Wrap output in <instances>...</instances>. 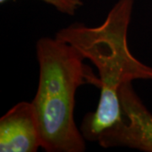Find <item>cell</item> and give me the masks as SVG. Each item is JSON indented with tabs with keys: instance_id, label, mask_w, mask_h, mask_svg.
<instances>
[{
	"instance_id": "cell-1",
	"label": "cell",
	"mask_w": 152,
	"mask_h": 152,
	"mask_svg": "<svg viewBox=\"0 0 152 152\" xmlns=\"http://www.w3.org/2000/svg\"><path fill=\"white\" fill-rule=\"evenodd\" d=\"M135 0H118L97 26L76 22L60 29L55 37L70 44L98 70L101 93L96 109L87 113L80 129L86 140L100 134L123 118L120 87L134 80H152V67L136 58L128 43Z\"/></svg>"
},
{
	"instance_id": "cell-2",
	"label": "cell",
	"mask_w": 152,
	"mask_h": 152,
	"mask_svg": "<svg viewBox=\"0 0 152 152\" xmlns=\"http://www.w3.org/2000/svg\"><path fill=\"white\" fill-rule=\"evenodd\" d=\"M39 81L31 101L42 148L47 152H84L86 139L75 121L76 91L81 86L101 88L99 77L70 44L40 38L36 43Z\"/></svg>"
},
{
	"instance_id": "cell-3",
	"label": "cell",
	"mask_w": 152,
	"mask_h": 152,
	"mask_svg": "<svg viewBox=\"0 0 152 152\" xmlns=\"http://www.w3.org/2000/svg\"><path fill=\"white\" fill-rule=\"evenodd\" d=\"M119 100L123 118L98 137L102 148L126 147L140 151L152 152V113L133 87L127 82L120 87Z\"/></svg>"
},
{
	"instance_id": "cell-4",
	"label": "cell",
	"mask_w": 152,
	"mask_h": 152,
	"mask_svg": "<svg viewBox=\"0 0 152 152\" xmlns=\"http://www.w3.org/2000/svg\"><path fill=\"white\" fill-rule=\"evenodd\" d=\"M42 148L31 102H20L0 118V151L37 152Z\"/></svg>"
},
{
	"instance_id": "cell-5",
	"label": "cell",
	"mask_w": 152,
	"mask_h": 152,
	"mask_svg": "<svg viewBox=\"0 0 152 152\" xmlns=\"http://www.w3.org/2000/svg\"><path fill=\"white\" fill-rule=\"evenodd\" d=\"M10 0H0V4H4ZM48 5L53 7L61 14L69 16H74L76 12L84 5L83 0H40Z\"/></svg>"
}]
</instances>
